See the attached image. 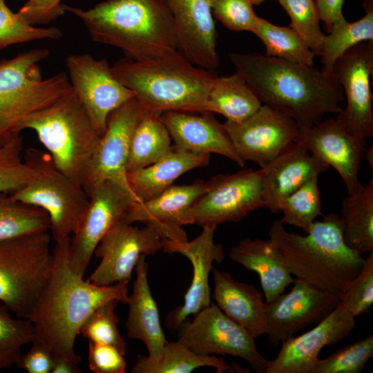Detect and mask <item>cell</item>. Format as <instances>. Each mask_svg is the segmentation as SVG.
<instances>
[{"mask_svg":"<svg viewBox=\"0 0 373 373\" xmlns=\"http://www.w3.org/2000/svg\"><path fill=\"white\" fill-rule=\"evenodd\" d=\"M66 66L73 91L102 136L109 115L135 94L115 75L106 59H96L88 53L73 54L66 57Z\"/></svg>","mask_w":373,"mask_h":373,"instance_id":"obj_12","label":"cell"},{"mask_svg":"<svg viewBox=\"0 0 373 373\" xmlns=\"http://www.w3.org/2000/svg\"><path fill=\"white\" fill-rule=\"evenodd\" d=\"M143 107L135 97L114 110L86 169L82 186L87 195L103 182H113L131 191L126 164L135 127Z\"/></svg>","mask_w":373,"mask_h":373,"instance_id":"obj_13","label":"cell"},{"mask_svg":"<svg viewBox=\"0 0 373 373\" xmlns=\"http://www.w3.org/2000/svg\"><path fill=\"white\" fill-rule=\"evenodd\" d=\"M373 356V336L350 344L320 359L312 373H361Z\"/></svg>","mask_w":373,"mask_h":373,"instance_id":"obj_42","label":"cell"},{"mask_svg":"<svg viewBox=\"0 0 373 373\" xmlns=\"http://www.w3.org/2000/svg\"><path fill=\"white\" fill-rule=\"evenodd\" d=\"M230 259L258 275L265 302L284 293L295 278L269 240L245 238L232 247Z\"/></svg>","mask_w":373,"mask_h":373,"instance_id":"obj_28","label":"cell"},{"mask_svg":"<svg viewBox=\"0 0 373 373\" xmlns=\"http://www.w3.org/2000/svg\"><path fill=\"white\" fill-rule=\"evenodd\" d=\"M49 228V218L44 210L0 195V241Z\"/></svg>","mask_w":373,"mask_h":373,"instance_id":"obj_36","label":"cell"},{"mask_svg":"<svg viewBox=\"0 0 373 373\" xmlns=\"http://www.w3.org/2000/svg\"><path fill=\"white\" fill-rule=\"evenodd\" d=\"M61 36V30L56 27L31 25L18 12H13L5 0H0V49L38 39H57Z\"/></svg>","mask_w":373,"mask_h":373,"instance_id":"obj_40","label":"cell"},{"mask_svg":"<svg viewBox=\"0 0 373 373\" xmlns=\"http://www.w3.org/2000/svg\"><path fill=\"white\" fill-rule=\"evenodd\" d=\"M262 102L237 71L217 77L209 93L204 112L222 115L226 121L240 122L253 115Z\"/></svg>","mask_w":373,"mask_h":373,"instance_id":"obj_32","label":"cell"},{"mask_svg":"<svg viewBox=\"0 0 373 373\" xmlns=\"http://www.w3.org/2000/svg\"><path fill=\"white\" fill-rule=\"evenodd\" d=\"M344 241L362 255L373 251V178L342 202L339 216Z\"/></svg>","mask_w":373,"mask_h":373,"instance_id":"obj_31","label":"cell"},{"mask_svg":"<svg viewBox=\"0 0 373 373\" xmlns=\"http://www.w3.org/2000/svg\"><path fill=\"white\" fill-rule=\"evenodd\" d=\"M209 2L215 17L228 30L251 32L258 16L250 0H209Z\"/></svg>","mask_w":373,"mask_h":373,"instance_id":"obj_45","label":"cell"},{"mask_svg":"<svg viewBox=\"0 0 373 373\" xmlns=\"http://www.w3.org/2000/svg\"><path fill=\"white\" fill-rule=\"evenodd\" d=\"M262 168L219 174L205 182V190L192 209L193 224L202 227L239 222L265 207Z\"/></svg>","mask_w":373,"mask_h":373,"instance_id":"obj_11","label":"cell"},{"mask_svg":"<svg viewBox=\"0 0 373 373\" xmlns=\"http://www.w3.org/2000/svg\"><path fill=\"white\" fill-rule=\"evenodd\" d=\"M24 129L34 131L55 165L82 185L86 169L101 136L73 90L23 118L18 131Z\"/></svg>","mask_w":373,"mask_h":373,"instance_id":"obj_6","label":"cell"},{"mask_svg":"<svg viewBox=\"0 0 373 373\" xmlns=\"http://www.w3.org/2000/svg\"><path fill=\"white\" fill-rule=\"evenodd\" d=\"M269 238L292 276L339 296L363 267L362 256L345 244L336 213L314 221L306 236L287 231L276 220Z\"/></svg>","mask_w":373,"mask_h":373,"instance_id":"obj_4","label":"cell"},{"mask_svg":"<svg viewBox=\"0 0 373 373\" xmlns=\"http://www.w3.org/2000/svg\"><path fill=\"white\" fill-rule=\"evenodd\" d=\"M55 356L41 343L33 341L30 349L21 354L16 365L28 373H51Z\"/></svg>","mask_w":373,"mask_h":373,"instance_id":"obj_48","label":"cell"},{"mask_svg":"<svg viewBox=\"0 0 373 373\" xmlns=\"http://www.w3.org/2000/svg\"><path fill=\"white\" fill-rule=\"evenodd\" d=\"M141 202L132 192L107 180L89 195L88 204L70 238L69 261L84 276L94 251L107 231L123 219L131 205Z\"/></svg>","mask_w":373,"mask_h":373,"instance_id":"obj_14","label":"cell"},{"mask_svg":"<svg viewBox=\"0 0 373 373\" xmlns=\"http://www.w3.org/2000/svg\"><path fill=\"white\" fill-rule=\"evenodd\" d=\"M354 319L340 302L312 329L284 341L265 373H312L322 349L347 338L355 327Z\"/></svg>","mask_w":373,"mask_h":373,"instance_id":"obj_21","label":"cell"},{"mask_svg":"<svg viewBox=\"0 0 373 373\" xmlns=\"http://www.w3.org/2000/svg\"><path fill=\"white\" fill-rule=\"evenodd\" d=\"M49 55L48 49H33L0 60V146L20 135L23 118L72 91L64 72L42 77L38 64Z\"/></svg>","mask_w":373,"mask_h":373,"instance_id":"obj_7","label":"cell"},{"mask_svg":"<svg viewBox=\"0 0 373 373\" xmlns=\"http://www.w3.org/2000/svg\"><path fill=\"white\" fill-rule=\"evenodd\" d=\"M111 68L144 108L160 113H204L218 77L214 70L193 65L179 50L143 60L123 58Z\"/></svg>","mask_w":373,"mask_h":373,"instance_id":"obj_5","label":"cell"},{"mask_svg":"<svg viewBox=\"0 0 373 373\" xmlns=\"http://www.w3.org/2000/svg\"><path fill=\"white\" fill-rule=\"evenodd\" d=\"M119 303L113 300L97 307L82 325L79 334L88 341L113 345L125 355L126 344L118 330L119 320L115 314Z\"/></svg>","mask_w":373,"mask_h":373,"instance_id":"obj_41","label":"cell"},{"mask_svg":"<svg viewBox=\"0 0 373 373\" xmlns=\"http://www.w3.org/2000/svg\"><path fill=\"white\" fill-rule=\"evenodd\" d=\"M124 355L115 347L88 341V367L94 373H124Z\"/></svg>","mask_w":373,"mask_h":373,"instance_id":"obj_46","label":"cell"},{"mask_svg":"<svg viewBox=\"0 0 373 373\" xmlns=\"http://www.w3.org/2000/svg\"><path fill=\"white\" fill-rule=\"evenodd\" d=\"M215 367L217 373L235 372L236 369L214 355L196 354L178 341L166 342L155 358L139 356L132 373H189L200 367Z\"/></svg>","mask_w":373,"mask_h":373,"instance_id":"obj_33","label":"cell"},{"mask_svg":"<svg viewBox=\"0 0 373 373\" xmlns=\"http://www.w3.org/2000/svg\"><path fill=\"white\" fill-rule=\"evenodd\" d=\"M279 219L283 224L300 228L307 233L315 219L321 212V201L318 177L308 180L279 204Z\"/></svg>","mask_w":373,"mask_h":373,"instance_id":"obj_37","label":"cell"},{"mask_svg":"<svg viewBox=\"0 0 373 373\" xmlns=\"http://www.w3.org/2000/svg\"><path fill=\"white\" fill-rule=\"evenodd\" d=\"M287 293L265 302L266 334L271 346H278L327 317L340 303L338 295L295 278Z\"/></svg>","mask_w":373,"mask_h":373,"instance_id":"obj_16","label":"cell"},{"mask_svg":"<svg viewBox=\"0 0 373 373\" xmlns=\"http://www.w3.org/2000/svg\"><path fill=\"white\" fill-rule=\"evenodd\" d=\"M373 41H365L346 51L335 62L332 75L341 86L346 105L336 119L350 133L373 135Z\"/></svg>","mask_w":373,"mask_h":373,"instance_id":"obj_15","label":"cell"},{"mask_svg":"<svg viewBox=\"0 0 373 373\" xmlns=\"http://www.w3.org/2000/svg\"><path fill=\"white\" fill-rule=\"evenodd\" d=\"M328 169L302 143L295 141L262 167L265 207L272 213H280L278 206L285 198Z\"/></svg>","mask_w":373,"mask_h":373,"instance_id":"obj_25","label":"cell"},{"mask_svg":"<svg viewBox=\"0 0 373 373\" xmlns=\"http://www.w3.org/2000/svg\"><path fill=\"white\" fill-rule=\"evenodd\" d=\"M164 238L153 227L138 228L121 220L104 235L95 249L101 259L88 280L97 285L128 283L142 255H152L162 249Z\"/></svg>","mask_w":373,"mask_h":373,"instance_id":"obj_17","label":"cell"},{"mask_svg":"<svg viewBox=\"0 0 373 373\" xmlns=\"http://www.w3.org/2000/svg\"><path fill=\"white\" fill-rule=\"evenodd\" d=\"M164 1L173 18L178 50L193 65L217 69V32L209 0Z\"/></svg>","mask_w":373,"mask_h":373,"instance_id":"obj_22","label":"cell"},{"mask_svg":"<svg viewBox=\"0 0 373 373\" xmlns=\"http://www.w3.org/2000/svg\"><path fill=\"white\" fill-rule=\"evenodd\" d=\"M0 301V371L16 365L21 347L35 340L32 324L27 318H15Z\"/></svg>","mask_w":373,"mask_h":373,"instance_id":"obj_38","label":"cell"},{"mask_svg":"<svg viewBox=\"0 0 373 373\" xmlns=\"http://www.w3.org/2000/svg\"><path fill=\"white\" fill-rule=\"evenodd\" d=\"M162 119L170 134L174 151L197 154L216 153L240 166L242 161L231 143L222 124L210 113L166 111Z\"/></svg>","mask_w":373,"mask_h":373,"instance_id":"obj_24","label":"cell"},{"mask_svg":"<svg viewBox=\"0 0 373 373\" xmlns=\"http://www.w3.org/2000/svg\"><path fill=\"white\" fill-rule=\"evenodd\" d=\"M211 272L216 305L254 338L266 334L262 294L253 285L235 280L227 271L213 267Z\"/></svg>","mask_w":373,"mask_h":373,"instance_id":"obj_26","label":"cell"},{"mask_svg":"<svg viewBox=\"0 0 373 373\" xmlns=\"http://www.w3.org/2000/svg\"><path fill=\"white\" fill-rule=\"evenodd\" d=\"M218 226L202 227V231L191 241H174L164 239L162 250L166 253H178L186 257L192 264L193 278L182 305L171 310L166 316L165 325L174 333L190 315L211 303L209 284V274L214 262L220 263L224 258L222 245L214 242Z\"/></svg>","mask_w":373,"mask_h":373,"instance_id":"obj_19","label":"cell"},{"mask_svg":"<svg viewBox=\"0 0 373 373\" xmlns=\"http://www.w3.org/2000/svg\"><path fill=\"white\" fill-rule=\"evenodd\" d=\"M77 363L61 358L55 357L51 373H80L82 372Z\"/></svg>","mask_w":373,"mask_h":373,"instance_id":"obj_50","label":"cell"},{"mask_svg":"<svg viewBox=\"0 0 373 373\" xmlns=\"http://www.w3.org/2000/svg\"><path fill=\"white\" fill-rule=\"evenodd\" d=\"M222 124L240 158L260 168L294 142L299 131L293 119L267 104L242 122Z\"/></svg>","mask_w":373,"mask_h":373,"instance_id":"obj_18","label":"cell"},{"mask_svg":"<svg viewBox=\"0 0 373 373\" xmlns=\"http://www.w3.org/2000/svg\"><path fill=\"white\" fill-rule=\"evenodd\" d=\"M22 151L23 138L20 135L0 146V195L12 194L27 182L29 168Z\"/></svg>","mask_w":373,"mask_h":373,"instance_id":"obj_43","label":"cell"},{"mask_svg":"<svg viewBox=\"0 0 373 373\" xmlns=\"http://www.w3.org/2000/svg\"><path fill=\"white\" fill-rule=\"evenodd\" d=\"M95 42L118 48L126 57L143 60L178 50L173 18L164 0H106L88 10L64 4Z\"/></svg>","mask_w":373,"mask_h":373,"instance_id":"obj_3","label":"cell"},{"mask_svg":"<svg viewBox=\"0 0 373 373\" xmlns=\"http://www.w3.org/2000/svg\"><path fill=\"white\" fill-rule=\"evenodd\" d=\"M210 155L173 151L157 162L127 173L133 193L140 202L153 198L172 186L184 173L207 166Z\"/></svg>","mask_w":373,"mask_h":373,"instance_id":"obj_29","label":"cell"},{"mask_svg":"<svg viewBox=\"0 0 373 373\" xmlns=\"http://www.w3.org/2000/svg\"><path fill=\"white\" fill-rule=\"evenodd\" d=\"M365 15L354 22L344 19L332 26L326 35L320 55L323 65L321 70L331 76L336 60L346 51L365 41H373V1L365 0Z\"/></svg>","mask_w":373,"mask_h":373,"instance_id":"obj_34","label":"cell"},{"mask_svg":"<svg viewBox=\"0 0 373 373\" xmlns=\"http://www.w3.org/2000/svg\"><path fill=\"white\" fill-rule=\"evenodd\" d=\"M178 341L200 355H231L242 358L258 373H265L269 360L258 350L255 338L211 303L191 321L184 320Z\"/></svg>","mask_w":373,"mask_h":373,"instance_id":"obj_10","label":"cell"},{"mask_svg":"<svg viewBox=\"0 0 373 373\" xmlns=\"http://www.w3.org/2000/svg\"><path fill=\"white\" fill-rule=\"evenodd\" d=\"M278 2L290 17L289 27L316 55H320L326 35L321 30L314 0H278Z\"/></svg>","mask_w":373,"mask_h":373,"instance_id":"obj_39","label":"cell"},{"mask_svg":"<svg viewBox=\"0 0 373 373\" xmlns=\"http://www.w3.org/2000/svg\"><path fill=\"white\" fill-rule=\"evenodd\" d=\"M61 1L62 0H28L18 13L31 25L48 24L65 12Z\"/></svg>","mask_w":373,"mask_h":373,"instance_id":"obj_47","label":"cell"},{"mask_svg":"<svg viewBox=\"0 0 373 373\" xmlns=\"http://www.w3.org/2000/svg\"><path fill=\"white\" fill-rule=\"evenodd\" d=\"M265 46V55L292 63L314 66L316 55L289 26H278L258 17L251 31Z\"/></svg>","mask_w":373,"mask_h":373,"instance_id":"obj_35","label":"cell"},{"mask_svg":"<svg viewBox=\"0 0 373 373\" xmlns=\"http://www.w3.org/2000/svg\"><path fill=\"white\" fill-rule=\"evenodd\" d=\"M363 157L367 160L369 165L371 166V170H373V147L372 145L368 149H365Z\"/></svg>","mask_w":373,"mask_h":373,"instance_id":"obj_51","label":"cell"},{"mask_svg":"<svg viewBox=\"0 0 373 373\" xmlns=\"http://www.w3.org/2000/svg\"><path fill=\"white\" fill-rule=\"evenodd\" d=\"M52 237L41 231L0 241V301L28 318L50 278Z\"/></svg>","mask_w":373,"mask_h":373,"instance_id":"obj_9","label":"cell"},{"mask_svg":"<svg viewBox=\"0 0 373 373\" xmlns=\"http://www.w3.org/2000/svg\"><path fill=\"white\" fill-rule=\"evenodd\" d=\"M229 58L260 101L290 117L299 128L343 109L341 86L314 66L257 52H231Z\"/></svg>","mask_w":373,"mask_h":373,"instance_id":"obj_2","label":"cell"},{"mask_svg":"<svg viewBox=\"0 0 373 373\" xmlns=\"http://www.w3.org/2000/svg\"><path fill=\"white\" fill-rule=\"evenodd\" d=\"M70 238L55 242L50 278L27 319L34 328L33 341L55 357L79 363L75 343L82 325L97 307L109 301L127 304L128 283L101 286L85 280L70 265Z\"/></svg>","mask_w":373,"mask_h":373,"instance_id":"obj_1","label":"cell"},{"mask_svg":"<svg viewBox=\"0 0 373 373\" xmlns=\"http://www.w3.org/2000/svg\"><path fill=\"white\" fill-rule=\"evenodd\" d=\"M254 6L260 5L265 0H250Z\"/></svg>","mask_w":373,"mask_h":373,"instance_id":"obj_52","label":"cell"},{"mask_svg":"<svg viewBox=\"0 0 373 373\" xmlns=\"http://www.w3.org/2000/svg\"><path fill=\"white\" fill-rule=\"evenodd\" d=\"M321 162L332 166L341 177L351 195L363 184L358 179L366 146L365 137L349 133L336 119L321 120L307 128H299L296 140Z\"/></svg>","mask_w":373,"mask_h":373,"instance_id":"obj_20","label":"cell"},{"mask_svg":"<svg viewBox=\"0 0 373 373\" xmlns=\"http://www.w3.org/2000/svg\"><path fill=\"white\" fill-rule=\"evenodd\" d=\"M344 1L314 0L320 20L323 22L327 33L334 24L345 19L342 11Z\"/></svg>","mask_w":373,"mask_h":373,"instance_id":"obj_49","label":"cell"},{"mask_svg":"<svg viewBox=\"0 0 373 373\" xmlns=\"http://www.w3.org/2000/svg\"><path fill=\"white\" fill-rule=\"evenodd\" d=\"M161 114L143 108L132 135L127 173L148 166L173 151Z\"/></svg>","mask_w":373,"mask_h":373,"instance_id":"obj_30","label":"cell"},{"mask_svg":"<svg viewBox=\"0 0 373 373\" xmlns=\"http://www.w3.org/2000/svg\"><path fill=\"white\" fill-rule=\"evenodd\" d=\"M205 187L202 180L187 185H172L153 198L133 203L122 220L130 223L144 222L164 239L188 240L182 227L193 224L192 209Z\"/></svg>","mask_w":373,"mask_h":373,"instance_id":"obj_23","label":"cell"},{"mask_svg":"<svg viewBox=\"0 0 373 373\" xmlns=\"http://www.w3.org/2000/svg\"><path fill=\"white\" fill-rule=\"evenodd\" d=\"M24 160L29 168L28 179L10 197L44 210L55 242L71 238L89 201L82 185L62 173L48 153L29 148Z\"/></svg>","mask_w":373,"mask_h":373,"instance_id":"obj_8","label":"cell"},{"mask_svg":"<svg viewBox=\"0 0 373 373\" xmlns=\"http://www.w3.org/2000/svg\"><path fill=\"white\" fill-rule=\"evenodd\" d=\"M146 257V255H142L135 267L136 277L127 303L128 314L125 326L128 338L142 341L149 352L148 356L155 358L160 355L167 341L149 285Z\"/></svg>","mask_w":373,"mask_h":373,"instance_id":"obj_27","label":"cell"},{"mask_svg":"<svg viewBox=\"0 0 373 373\" xmlns=\"http://www.w3.org/2000/svg\"><path fill=\"white\" fill-rule=\"evenodd\" d=\"M340 298L341 303L354 318L369 312L373 303V251Z\"/></svg>","mask_w":373,"mask_h":373,"instance_id":"obj_44","label":"cell"}]
</instances>
